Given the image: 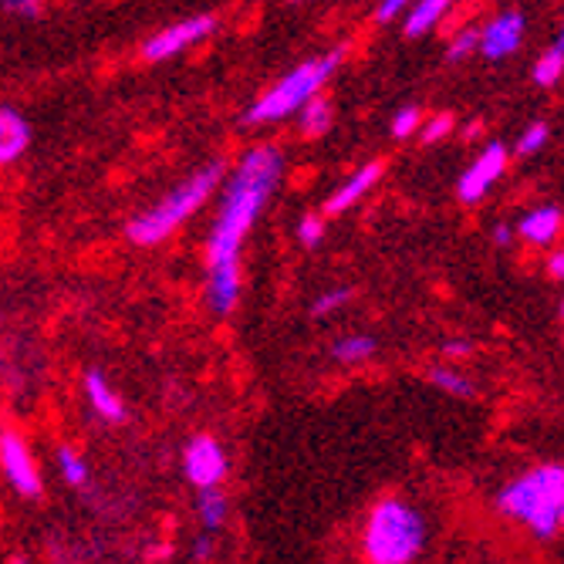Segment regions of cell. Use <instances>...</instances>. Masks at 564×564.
Returning a JSON list of instances; mask_svg holds the SVG:
<instances>
[{
	"label": "cell",
	"mask_w": 564,
	"mask_h": 564,
	"mask_svg": "<svg viewBox=\"0 0 564 564\" xmlns=\"http://www.w3.org/2000/svg\"><path fill=\"white\" fill-rule=\"evenodd\" d=\"M284 149L274 142H258L224 173L217 189V214L207 234V307L217 318H230L243 294L240 278V250L247 234L258 227L261 214L268 210L271 196L281 189L284 180Z\"/></svg>",
	"instance_id": "1"
},
{
	"label": "cell",
	"mask_w": 564,
	"mask_h": 564,
	"mask_svg": "<svg viewBox=\"0 0 564 564\" xmlns=\"http://www.w3.org/2000/svg\"><path fill=\"white\" fill-rule=\"evenodd\" d=\"M227 163L224 160H210L199 170H193L186 180H180L173 189H166L149 210L135 214L126 224V237L135 247H160L170 237H176L207 203L217 196L220 183H224Z\"/></svg>",
	"instance_id": "2"
},
{
	"label": "cell",
	"mask_w": 564,
	"mask_h": 564,
	"mask_svg": "<svg viewBox=\"0 0 564 564\" xmlns=\"http://www.w3.org/2000/svg\"><path fill=\"white\" fill-rule=\"evenodd\" d=\"M497 510L534 541L551 544L564 528V467L538 464L507 480L497 490Z\"/></svg>",
	"instance_id": "3"
},
{
	"label": "cell",
	"mask_w": 564,
	"mask_h": 564,
	"mask_svg": "<svg viewBox=\"0 0 564 564\" xmlns=\"http://www.w3.org/2000/svg\"><path fill=\"white\" fill-rule=\"evenodd\" d=\"M430 544L426 514L402 497H382L369 507L358 551L366 564H416Z\"/></svg>",
	"instance_id": "4"
},
{
	"label": "cell",
	"mask_w": 564,
	"mask_h": 564,
	"mask_svg": "<svg viewBox=\"0 0 564 564\" xmlns=\"http://www.w3.org/2000/svg\"><path fill=\"white\" fill-rule=\"evenodd\" d=\"M341 62H345V47H332L325 55L304 58L288 75H281L268 91H261L250 101L243 112V122L247 126H278V122L294 119L304 101H312L315 95L325 91V85L338 75Z\"/></svg>",
	"instance_id": "5"
},
{
	"label": "cell",
	"mask_w": 564,
	"mask_h": 564,
	"mask_svg": "<svg viewBox=\"0 0 564 564\" xmlns=\"http://www.w3.org/2000/svg\"><path fill=\"white\" fill-rule=\"evenodd\" d=\"M217 31H220V21L214 14H193V18H183L176 24L160 28L156 34H149L139 47V55L149 65H163V62L186 55V51H193L196 44L210 41Z\"/></svg>",
	"instance_id": "6"
},
{
	"label": "cell",
	"mask_w": 564,
	"mask_h": 564,
	"mask_svg": "<svg viewBox=\"0 0 564 564\" xmlns=\"http://www.w3.org/2000/svg\"><path fill=\"white\" fill-rule=\"evenodd\" d=\"M0 474H4L11 490L24 500H34L44 490L41 467L34 459L31 443L24 440V433H18L8 423H0Z\"/></svg>",
	"instance_id": "7"
},
{
	"label": "cell",
	"mask_w": 564,
	"mask_h": 564,
	"mask_svg": "<svg viewBox=\"0 0 564 564\" xmlns=\"http://www.w3.org/2000/svg\"><path fill=\"white\" fill-rule=\"evenodd\" d=\"M507 170H510V149L503 142H487L470 160V166L459 173L456 199L464 203V207H477V203H484L490 189L503 180Z\"/></svg>",
	"instance_id": "8"
},
{
	"label": "cell",
	"mask_w": 564,
	"mask_h": 564,
	"mask_svg": "<svg viewBox=\"0 0 564 564\" xmlns=\"http://www.w3.org/2000/svg\"><path fill=\"white\" fill-rule=\"evenodd\" d=\"M227 474H230V456H227V449H224V443L217 436L199 433L183 446V477L196 490L224 487Z\"/></svg>",
	"instance_id": "9"
},
{
	"label": "cell",
	"mask_w": 564,
	"mask_h": 564,
	"mask_svg": "<svg viewBox=\"0 0 564 564\" xmlns=\"http://www.w3.org/2000/svg\"><path fill=\"white\" fill-rule=\"evenodd\" d=\"M528 34V18L524 11H500L480 28L477 55L487 62H507L510 55H518Z\"/></svg>",
	"instance_id": "10"
},
{
	"label": "cell",
	"mask_w": 564,
	"mask_h": 564,
	"mask_svg": "<svg viewBox=\"0 0 564 564\" xmlns=\"http://www.w3.org/2000/svg\"><path fill=\"white\" fill-rule=\"evenodd\" d=\"M386 176V160H369L358 166L351 176H345L325 199V207H322V217H341L348 210H355L358 203H362Z\"/></svg>",
	"instance_id": "11"
},
{
	"label": "cell",
	"mask_w": 564,
	"mask_h": 564,
	"mask_svg": "<svg viewBox=\"0 0 564 564\" xmlns=\"http://www.w3.org/2000/svg\"><path fill=\"white\" fill-rule=\"evenodd\" d=\"M82 389H85V399H88V409L109 426H119L129 420V405L126 399L119 395V389L106 379V372L98 369H88L85 379H82Z\"/></svg>",
	"instance_id": "12"
},
{
	"label": "cell",
	"mask_w": 564,
	"mask_h": 564,
	"mask_svg": "<svg viewBox=\"0 0 564 564\" xmlns=\"http://www.w3.org/2000/svg\"><path fill=\"white\" fill-rule=\"evenodd\" d=\"M561 227H564V217H561V207H554V203H541V207H531L514 234L518 240H524L528 247H538V250H547L561 240Z\"/></svg>",
	"instance_id": "13"
},
{
	"label": "cell",
	"mask_w": 564,
	"mask_h": 564,
	"mask_svg": "<svg viewBox=\"0 0 564 564\" xmlns=\"http://www.w3.org/2000/svg\"><path fill=\"white\" fill-rule=\"evenodd\" d=\"M28 149H31V122L18 109L0 106V170L14 166Z\"/></svg>",
	"instance_id": "14"
},
{
	"label": "cell",
	"mask_w": 564,
	"mask_h": 564,
	"mask_svg": "<svg viewBox=\"0 0 564 564\" xmlns=\"http://www.w3.org/2000/svg\"><path fill=\"white\" fill-rule=\"evenodd\" d=\"M453 8H456V0H413V4H409L405 14H402V34L405 37L433 34L449 18Z\"/></svg>",
	"instance_id": "15"
},
{
	"label": "cell",
	"mask_w": 564,
	"mask_h": 564,
	"mask_svg": "<svg viewBox=\"0 0 564 564\" xmlns=\"http://www.w3.org/2000/svg\"><path fill=\"white\" fill-rule=\"evenodd\" d=\"M294 122H297V132L307 142L325 139L335 129V106H332V98H325V91H322L312 101H304V106L297 109V116H294Z\"/></svg>",
	"instance_id": "16"
},
{
	"label": "cell",
	"mask_w": 564,
	"mask_h": 564,
	"mask_svg": "<svg viewBox=\"0 0 564 564\" xmlns=\"http://www.w3.org/2000/svg\"><path fill=\"white\" fill-rule=\"evenodd\" d=\"M230 518V500L220 487H207V490H196V521L207 534H217L227 528Z\"/></svg>",
	"instance_id": "17"
},
{
	"label": "cell",
	"mask_w": 564,
	"mask_h": 564,
	"mask_svg": "<svg viewBox=\"0 0 564 564\" xmlns=\"http://www.w3.org/2000/svg\"><path fill=\"white\" fill-rule=\"evenodd\" d=\"M379 351V341L366 332H355V335H341L335 345H332V358L338 366H362V362H372Z\"/></svg>",
	"instance_id": "18"
},
{
	"label": "cell",
	"mask_w": 564,
	"mask_h": 564,
	"mask_svg": "<svg viewBox=\"0 0 564 564\" xmlns=\"http://www.w3.org/2000/svg\"><path fill=\"white\" fill-rule=\"evenodd\" d=\"M531 78H534V85L538 88H554V85H561V78H564V44H561V37H554L541 55H538V62H534V68H531Z\"/></svg>",
	"instance_id": "19"
},
{
	"label": "cell",
	"mask_w": 564,
	"mask_h": 564,
	"mask_svg": "<svg viewBox=\"0 0 564 564\" xmlns=\"http://www.w3.org/2000/svg\"><path fill=\"white\" fill-rule=\"evenodd\" d=\"M426 382H430L433 389L453 395V399H474V395H477L474 379H470L464 369H453V366H433V369L426 372Z\"/></svg>",
	"instance_id": "20"
},
{
	"label": "cell",
	"mask_w": 564,
	"mask_h": 564,
	"mask_svg": "<svg viewBox=\"0 0 564 564\" xmlns=\"http://www.w3.org/2000/svg\"><path fill=\"white\" fill-rule=\"evenodd\" d=\"M55 464H58V474L68 487H88L91 480V470L85 464V456L75 449V446H58L55 449Z\"/></svg>",
	"instance_id": "21"
},
{
	"label": "cell",
	"mask_w": 564,
	"mask_h": 564,
	"mask_svg": "<svg viewBox=\"0 0 564 564\" xmlns=\"http://www.w3.org/2000/svg\"><path fill=\"white\" fill-rule=\"evenodd\" d=\"M551 142V126L544 119L538 122H528L514 142V149H510V156H518V160H534L538 152H544V145Z\"/></svg>",
	"instance_id": "22"
},
{
	"label": "cell",
	"mask_w": 564,
	"mask_h": 564,
	"mask_svg": "<svg viewBox=\"0 0 564 564\" xmlns=\"http://www.w3.org/2000/svg\"><path fill=\"white\" fill-rule=\"evenodd\" d=\"M351 301V288H345V284H335V288H328V291H322L315 301H312V318H332V315H338L341 307Z\"/></svg>",
	"instance_id": "23"
},
{
	"label": "cell",
	"mask_w": 564,
	"mask_h": 564,
	"mask_svg": "<svg viewBox=\"0 0 564 564\" xmlns=\"http://www.w3.org/2000/svg\"><path fill=\"white\" fill-rule=\"evenodd\" d=\"M477 41H480V28H459L453 31L449 44H446V62H464L477 55Z\"/></svg>",
	"instance_id": "24"
},
{
	"label": "cell",
	"mask_w": 564,
	"mask_h": 564,
	"mask_svg": "<svg viewBox=\"0 0 564 564\" xmlns=\"http://www.w3.org/2000/svg\"><path fill=\"white\" fill-rule=\"evenodd\" d=\"M453 116L449 112H436V116H423V122H420V132H416V139L423 142V145H436V142H443V139H449V132H453Z\"/></svg>",
	"instance_id": "25"
},
{
	"label": "cell",
	"mask_w": 564,
	"mask_h": 564,
	"mask_svg": "<svg viewBox=\"0 0 564 564\" xmlns=\"http://www.w3.org/2000/svg\"><path fill=\"white\" fill-rule=\"evenodd\" d=\"M420 122H423V109H420V106H402V109L392 116L389 132H392V139H416Z\"/></svg>",
	"instance_id": "26"
},
{
	"label": "cell",
	"mask_w": 564,
	"mask_h": 564,
	"mask_svg": "<svg viewBox=\"0 0 564 564\" xmlns=\"http://www.w3.org/2000/svg\"><path fill=\"white\" fill-rule=\"evenodd\" d=\"M325 220L328 217H322V214H304L301 220H297V243L301 247H318L322 240H325Z\"/></svg>",
	"instance_id": "27"
},
{
	"label": "cell",
	"mask_w": 564,
	"mask_h": 564,
	"mask_svg": "<svg viewBox=\"0 0 564 564\" xmlns=\"http://www.w3.org/2000/svg\"><path fill=\"white\" fill-rule=\"evenodd\" d=\"M0 11L18 21H37L44 14V0H0Z\"/></svg>",
	"instance_id": "28"
},
{
	"label": "cell",
	"mask_w": 564,
	"mask_h": 564,
	"mask_svg": "<svg viewBox=\"0 0 564 564\" xmlns=\"http://www.w3.org/2000/svg\"><path fill=\"white\" fill-rule=\"evenodd\" d=\"M413 4V0H379V8H376V21L379 24H392L405 14V8Z\"/></svg>",
	"instance_id": "29"
},
{
	"label": "cell",
	"mask_w": 564,
	"mask_h": 564,
	"mask_svg": "<svg viewBox=\"0 0 564 564\" xmlns=\"http://www.w3.org/2000/svg\"><path fill=\"white\" fill-rule=\"evenodd\" d=\"M214 551H217V544H214V534H207V531H203V534L193 541V561H196V564H210V561H214Z\"/></svg>",
	"instance_id": "30"
},
{
	"label": "cell",
	"mask_w": 564,
	"mask_h": 564,
	"mask_svg": "<svg viewBox=\"0 0 564 564\" xmlns=\"http://www.w3.org/2000/svg\"><path fill=\"white\" fill-rule=\"evenodd\" d=\"M490 240H494V247H514L518 243V234H514V224H494V230H490Z\"/></svg>",
	"instance_id": "31"
},
{
	"label": "cell",
	"mask_w": 564,
	"mask_h": 564,
	"mask_svg": "<svg viewBox=\"0 0 564 564\" xmlns=\"http://www.w3.org/2000/svg\"><path fill=\"white\" fill-rule=\"evenodd\" d=\"M544 271H547V278H554V281H561V278H564V253H561L557 247H547Z\"/></svg>",
	"instance_id": "32"
},
{
	"label": "cell",
	"mask_w": 564,
	"mask_h": 564,
	"mask_svg": "<svg viewBox=\"0 0 564 564\" xmlns=\"http://www.w3.org/2000/svg\"><path fill=\"white\" fill-rule=\"evenodd\" d=\"M443 355L446 358H470L474 355V341L470 338H453L443 345Z\"/></svg>",
	"instance_id": "33"
},
{
	"label": "cell",
	"mask_w": 564,
	"mask_h": 564,
	"mask_svg": "<svg viewBox=\"0 0 564 564\" xmlns=\"http://www.w3.org/2000/svg\"><path fill=\"white\" fill-rule=\"evenodd\" d=\"M11 564H24V561L21 557H11Z\"/></svg>",
	"instance_id": "34"
},
{
	"label": "cell",
	"mask_w": 564,
	"mask_h": 564,
	"mask_svg": "<svg viewBox=\"0 0 564 564\" xmlns=\"http://www.w3.org/2000/svg\"><path fill=\"white\" fill-rule=\"evenodd\" d=\"M291 4H304V0H291Z\"/></svg>",
	"instance_id": "35"
}]
</instances>
